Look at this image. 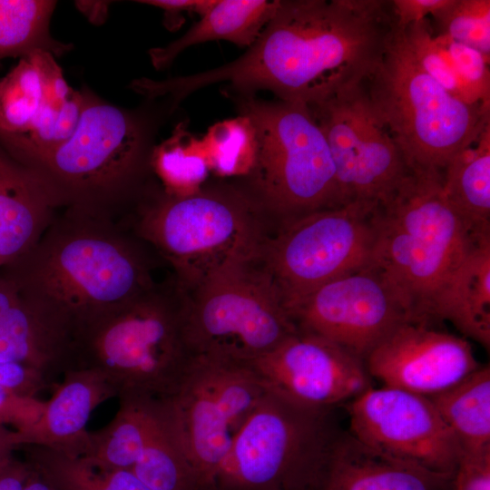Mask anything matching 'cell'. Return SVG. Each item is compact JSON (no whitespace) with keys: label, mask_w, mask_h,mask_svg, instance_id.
<instances>
[{"label":"cell","mask_w":490,"mask_h":490,"mask_svg":"<svg viewBox=\"0 0 490 490\" xmlns=\"http://www.w3.org/2000/svg\"><path fill=\"white\" fill-rule=\"evenodd\" d=\"M113 397H117L116 391L100 371L66 370L39 419L27 430L17 431L20 448L34 446L70 457L85 456L91 445L89 418L99 405Z\"/></svg>","instance_id":"obj_19"},{"label":"cell","mask_w":490,"mask_h":490,"mask_svg":"<svg viewBox=\"0 0 490 490\" xmlns=\"http://www.w3.org/2000/svg\"><path fill=\"white\" fill-rule=\"evenodd\" d=\"M395 27L384 0H279L256 41L218 68L170 78L178 100L228 82L265 89L281 101L311 106L363 83L379 63Z\"/></svg>","instance_id":"obj_1"},{"label":"cell","mask_w":490,"mask_h":490,"mask_svg":"<svg viewBox=\"0 0 490 490\" xmlns=\"http://www.w3.org/2000/svg\"><path fill=\"white\" fill-rule=\"evenodd\" d=\"M451 490H490V450L462 452L453 475Z\"/></svg>","instance_id":"obj_34"},{"label":"cell","mask_w":490,"mask_h":490,"mask_svg":"<svg viewBox=\"0 0 490 490\" xmlns=\"http://www.w3.org/2000/svg\"><path fill=\"white\" fill-rule=\"evenodd\" d=\"M190 358L180 293L158 285L84 327L72 342V368L100 371L118 399L168 397Z\"/></svg>","instance_id":"obj_5"},{"label":"cell","mask_w":490,"mask_h":490,"mask_svg":"<svg viewBox=\"0 0 490 490\" xmlns=\"http://www.w3.org/2000/svg\"><path fill=\"white\" fill-rule=\"evenodd\" d=\"M56 6L49 0H0V62L41 50L60 56L72 49L54 39L50 22Z\"/></svg>","instance_id":"obj_29"},{"label":"cell","mask_w":490,"mask_h":490,"mask_svg":"<svg viewBox=\"0 0 490 490\" xmlns=\"http://www.w3.org/2000/svg\"><path fill=\"white\" fill-rule=\"evenodd\" d=\"M151 166L169 195L182 197L201 190L211 170L201 139L180 123L172 135L152 149Z\"/></svg>","instance_id":"obj_30"},{"label":"cell","mask_w":490,"mask_h":490,"mask_svg":"<svg viewBox=\"0 0 490 490\" xmlns=\"http://www.w3.org/2000/svg\"><path fill=\"white\" fill-rule=\"evenodd\" d=\"M333 410L268 386L237 432L211 490H321L341 432Z\"/></svg>","instance_id":"obj_7"},{"label":"cell","mask_w":490,"mask_h":490,"mask_svg":"<svg viewBox=\"0 0 490 490\" xmlns=\"http://www.w3.org/2000/svg\"><path fill=\"white\" fill-rule=\"evenodd\" d=\"M51 383L35 369L15 363H0V386L21 396L37 397Z\"/></svg>","instance_id":"obj_35"},{"label":"cell","mask_w":490,"mask_h":490,"mask_svg":"<svg viewBox=\"0 0 490 490\" xmlns=\"http://www.w3.org/2000/svg\"><path fill=\"white\" fill-rule=\"evenodd\" d=\"M31 466L14 456L0 462V490H23Z\"/></svg>","instance_id":"obj_37"},{"label":"cell","mask_w":490,"mask_h":490,"mask_svg":"<svg viewBox=\"0 0 490 490\" xmlns=\"http://www.w3.org/2000/svg\"><path fill=\"white\" fill-rule=\"evenodd\" d=\"M83 106L72 135L45 149H5L32 170L60 210L124 225L151 195L150 132L139 112L113 104L83 87ZM126 227V226H125Z\"/></svg>","instance_id":"obj_3"},{"label":"cell","mask_w":490,"mask_h":490,"mask_svg":"<svg viewBox=\"0 0 490 490\" xmlns=\"http://www.w3.org/2000/svg\"><path fill=\"white\" fill-rule=\"evenodd\" d=\"M267 387L249 363L191 356L176 389L162 398L200 490H211L237 432Z\"/></svg>","instance_id":"obj_11"},{"label":"cell","mask_w":490,"mask_h":490,"mask_svg":"<svg viewBox=\"0 0 490 490\" xmlns=\"http://www.w3.org/2000/svg\"><path fill=\"white\" fill-rule=\"evenodd\" d=\"M20 449L30 466L55 490H151L129 470L104 467L41 446Z\"/></svg>","instance_id":"obj_28"},{"label":"cell","mask_w":490,"mask_h":490,"mask_svg":"<svg viewBox=\"0 0 490 490\" xmlns=\"http://www.w3.org/2000/svg\"><path fill=\"white\" fill-rule=\"evenodd\" d=\"M249 364L268 386L318 407H335L372 387L361 358L299 329Z\"/></svg>","instance_id":"obj_17"},{"label":"cell","mask_w":490,"mask_h":490,"mask_svg":"<svg viewBox=\"0 0 490 490\" xmlns=\"http://www.w3.org/2000/svg\"><path fill=\"white\" fill-rule=\"evenodd\" d=\"M392 12L396 25L405 29L428 18L446 5L447 0H392Z\"/></svg>","instance_id":"obj_36"},{"label":"cell","mask_w":490,"mask_h":490,"mask_svg":"<svg viewBox=\"0 0 490 490\" xmlns=\"http://www.w3.org/2000/svg\"><path fill=\"white\" fill-rule=\"evenodd\" d=\"M201 142L211 169L221 175L250 173L256 156V137L248 117L240 114L215 123Z\"/></svg>","instance_id":"obj_31"},{"label":"cell","mask_w":490,"mask_h":490,"mask_svg":"<svg viewBox=\"0 0 490 490\" xmlns=\"http://www.w3.org/2000/svg\"><path fill=\"white\" fill-rule=\"evenodd\" d=\"M179 293L191 356L250 363L299 331L258 257Z\"/></svg>","instance_id":"obj_9"},{"label":"cell","mask_w":490,"mask_h":490,"mask_svg":"<svg viewBox=\"0 0 490 490\" xmlns=\"http://www.w3.org/2000/svg\"><path fill=\"white\" fill-rule=\"evenodd\" d=\"M76 6L82 11L92 22H103L106 17L108 2H76Z\"/></svg>","instance_id":"obj_40"},{"label":"cell","mask_w":490,"mask_h":490,"mask_svg":"<svg viewBox=\"0 0 490 490\" xmlns=\"http://www.w3.org/2000/svg\"><path fill=\"white\" fill-rule=\"evenodd\" d=\"M462 452L490 450V368L480 366L454 386L427 397Z\"/></svg>","instance_id":"obj_27"},{"label":"cell","mask_w":490,"mask_h":490,"mask_svg":"<svg viewBox=\"0 0 490 490\" xmlns=\"http://www.w3.org/2000/svg\"><path fill=\"white\" fill-rule=\"evenodd\" d=\"M45 401L21 396L0 386V425L24 432L41 416Z\"/></svg>","instance_id":"obj_33"},{"label":"cell","mask_w":490,"mask_h":490,"mask_svg":"<svg viewBox=\"0 0 490 490\" xmlns=\"http://www.w3.org/2000/svg\"><path fill=\"white\" fill-rule=\"evenodd\" d=\"M132 229L172 267L181 292L257 258L264 242L252 203L228 190L182 197L156 191L136 210Z\"/></svg>","instance_id":"obj_6"},{"label":"cell","mask_w":490,"mask_h":490,"mask_svg":"<svg viewBox=\"0 0 490 490\" xmlns=\"http://www.w3.org/2000/svg\"><path fill=\"white\" fill-rule=\"evenodd\" d=\"M430 324L409 320L395 328L364 358L369 376L385 387L430 397L481 366L465 338Z\"/></svg>","instance_id":"obj_18"},{"label":"cell","mask_w":490,"mask_h":490,"mask_svg":"<svg viewBox=\"0 0 490 490\" xmlns=\"http://www.w3.org/2000/svg\"><path fill=\"white\" fill-rule=\"evenodd\" d=\"M402 30L407 49L426 74L464 103L490 107V58L436 34L428 18Z\"/></svg>","instance_id":"obj_23"},{"label":"cell","mask_w":490,"mask_h":490,"mask_svg":"<svg viewBox=\"0 0 490 490\" xmlns=\"http://www.w3.org/2000/svg\"><path fill=\"white\" fill-rule=\"evenodd\" d=\"M138 3L153 5L169 14L194 12L202 15L215 3V0H146Z\"/></svg>","instance_id":"obj_38"},{"label":"cell","mask_w":490,"mask_h":490,"mask_svg":"<svg viewBox=\"0 0 490 490\" xmlns=\"http://www.w3.org/2000/svg\"><path fill=\"white\" fill-rule=\"evenodd\" d=\"M23 490H55L40 474L32 468Z\"/></svg>","instance_id":"obj_41"},{"label":"cell","mask_w":490,"mask_h":490,"mask_svg":"<svg viewBox=\"0 0 490 490\" xmlns=\"http://www.w3.org/2000/svg\"><path fill=\"white\" fill-rule=\"evenodd\" d=\"M453 475L380 453L340 432L321 490H451Z\"/></svg>","instance_id":"obj_20"},{"label":"cell","mask_w":490,"mask_h":490,"mask_svg":"<svg viewBox=\"0 0 490 490\" xmlns=\"http://www.w3.org/2000/svg\"><path fill=\"white\" fill-rule=\"evenodd\" d=\"M60 211L38 176L0 143V269L27 252Z\"/></svg>","instance_id":"obj_22"},{"label":"cell","mask_w":490,"mask_h":490,"mask_svg":"<svg viewBox=\"0 0 490 490\" xmlns=\"http://www.w3.org/2000/svg\"><path fill=\"white\" fill-rule=\"evenodd\" d=\"M19 448L17 431L0 425V462L13 456L14 452Z\"/></svg>","instance_id":"obj_39"},{"label":"cell","mask_w":490,"mask_h":490,"mask_svg":"<svg viewBox=\"0 0 490 490\" xmlns=\"http://www.w3.org/2000/svg\"><path fill=\"white\" fill-rule=\"evenodd\" d=\"M307 107L329 148L342 202L384 201L410 169L363 83Z\"/></svg>","instance_id":"obj_13"},{"label":"cell","mask_w":490,"mask_h":490,"mask_svg":"<svg viewBox=\"0 0 490 490\" xmlns=\"http://www.w3.org/2000/svg\"><path fill=\"white\" fill-rule=\"evenodd\" d=\"M279 0H215L183 35L164 47L149 51L157 70L170 65L187 48L214 40L250 47L274 15Z\"/></svg>","instance_id":"obj_25"},{"label":"cell","mask_w":490,"mask_h":490,"mask_svg":"<svg viewBox=\"0 0 490 490\" xmlns=\"http://www.w3.org/2000/svg\"><path fill=\"white\" fill-rule=\"evenodd\" d=\"M442 189L474 238L490 235V125L448 162L442 171Z\"/></svg>","instance_id":"obj_26"},{"label":"cell","mask_w":490,"mask_h":490,"mask_svg":"<svg viewBox=\"0 0 490 490\" xmlns=\"http://www.w3.org/2000/svg\"><path fill=\"white\" fill-rule=\"evenodd\" d=\"M429 320L451 322L463 336L490 347V235L476 239L436 292Z\"/></svg>","instance_id":"obj_24"},{"label":"cell","mask_w":490,"mask_h":490,"mask_svg":"<svg viewBox=\"0 0 490 490\" xmlns=\"http://www.w3.org/2000/svg\"><path fill=\"white\" fill-rule=\"evenodd\" d=\"M348 410L349 433L365 445L435 472H455L461 447L427 397L371 387Z\"/></svg>","instance_id":"obj_15"},{"label":"cell","mask_w":490,"mask_h":490,"mask_svg":"<svg viewBox=\"0 0 490 490\" xmlns=\"http://www.w3.org/2000/svg\"><path fill=\"white\" fill-rule=\"evenodd\" d=\"M288 312L299 330L331 340L363 360L395 328L413 320L370 265L327 282Z\"/></svg>","instance_id":"obj_14"},{"label":"cell","mask_w":490,"mask_h":490,"mask_svg":"<svg viewBox=\"0 0 490 490\" xmlns=\"http://www.w3.org/2000/svg\"><path fill=\"white\" fill-rule=\"evenodd\" d=\"M370 266L414 321L428 322L433 299L462 260L474 238L442 189V171L409 170L373 211ZM480 238V237H479Z\"/></svg>","instance_id":"obj_4"},{"label":"cell","mask_w":490,"mask_h":490,"mask_svg":"<svg viewBox=\"0 0 490 490\" xmlns=\"http://www.w3.org/2000/svg\"><path fill=\"white\" fill-rule=\"evenodd\" d=\"M72 342L38 314L0 273V363L26 366L54 379L72 368Z\"/></svg>","instance_id":"obj_21"},{"label":"cell","mask_w":490,"mask_h":490,"mask_svg":"<svg viewBox=\"0 0 490 490\" xmlns=\"http://www.w3.org/2000/svg\"><path fill=\"white\" fill-rule=\"evenodd\" d=\"M83 106L81 90L66 82L54 55L35 51L0 79V143L45 149L68 139Z\"/></svg>","instance_id":"obj_16"},{"label":"cell","mask_w":490,"mask_h":490,"mask_svg":"<svg viewBox=\"0 0 490 490\" xmlns=\"http://www.w3.org/2000/svg\"><path fill=\"white\" fill-rule=\"evenodd\" d=\"M433 31L490 58V1L447 0L432 15Z\"/></svg>","instance_id":"obj_32"},{"label":"cell","mask_w":490,"mask_h":490,"mask_svg":"<svg viewBox=\"0 0 490 490\" xmlns=\"http://www.w3.org/2000/svg\"><path fill=\"white\" fill-rule=\"evenodd\" d=\"M377 205L352 201L315 211L284 221L263 242L258 261L287 311L327 282L370 265Z\"/></svg>","instance_id":"obj_12"},{"label":"cell","mask_w":490,"mask_h":490,"mask_svg":"<svg viewBox=\"0 0 490 490\" xmlns=\"http://www.w3.org/2000/svg\"><path fill=\"white\" fill-rule=\"evenodd\" d=\"M1 270L71 342L84 327L157 285L145 243L129 228L69 209Z\"/></svg>","instance_id":"obj_2"},{"label":"cell","mask_w":490,"mask_h":490,"mask_svg":"<svg viewBox=\"0 0 490 490\" xmlns=\"http://www.w3.org/2000/svg\"><path fill=\"white\" fill-rule=\"evenodd\" d=\"M240 112L255 132L256 189L282 222L344 204L329 148L306 105L248 97Z\"/></svg>","instance_id":"obj_10"},{"label":"cell","mask_w":490,"mask_h":490,"mask_svg":"<svg viewBox=\"0 0 490 490\" xmlns=\"http://www.w3.org/2000/svg\"><path fill=\"white\" fill-rule=\"evenodd\" d=\"M363 87L411 170L443 171L490 125V107L464 103L433 80L416 63L397 25Z\"/></svg>","instance_id":"obj_8"}]
</instances>
